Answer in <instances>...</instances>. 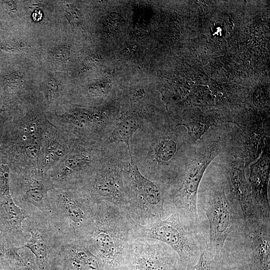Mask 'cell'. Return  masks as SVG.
<instances>
[{
    "label": "cell",
    "mask_w": 270,
    "mask_h": 270,
    "mask_svg": "<svg viewBox=\"0 0 270 270\" xmlns=\"http://www.w3.org/2000/svg\"><path fill=\"white\" fill-rule=\"evenodd\" d=\"M224 124L211 128L196 142L182 168L163 186L168 212L178 214L196 228L200 224L198 211L200 184L211 162L226 149L228 128Z\"/></svg>",
    "instance_id": "obj_1"
},
{
    "label": "cell",
    "mask_w": 270,
    "mask_h": 270,
    "mask_svg": "<svg viewBox=\"0 0 270 270\" xmlns=\"http://www.w3.org/2000/svg\"><path fill=\"white\" fill-rule=\"evenodd\" d=\"M135 223L126 210L108 202L96 203L92 221L84 237L104 270H128L130 250L136 238Z\"/></svg>",
    "instance_id": "obj_2"
},
{
    "label": "cell",
    "mask_w": 270,
    "mask_h": 270,
    "mask_svg": "<svg viewBox=\"0 0 270 270\" xmlns=\"http://www.w3.org/2000/svg\"><path fill=\"white\" fill-rule=\"evenodd\" d=\"M226 185L220 164H214L206 169L198 194L209 224L208 247L219 257L223 256L228 236L244 222L239 206L226 194Z\"/></svg>",
    "instance_id": "obj_3"
},
{
    "label": "cell",
    "mask_w": 270,
    "mask_h": 270,
    "mask_svg": "<svg viewBox=\"0 0 270 270\" xmlns=\"http://www.w3.org/2000/svg\"><path fill=\"white\" fill-rule=\"evenodd\" d=\"M127 168L122 170L128 200L126 212L136 224L145 226L164 218L170 214L166 206L162 184L144 176L132 154Z\"/></svg>",
    "instance_id": "obj_4"
},
{
    "label": "cell",
    "mask_w": 270,
    "mask_h": 270,
    "mask_svg": "<svg viewBox=\"0 0 270 270\" xmlns=\"http://www.w3.org/2000/svg\"><path fill=\"white\" fill-rule=\"evenodd\" d=\"M200 228L190 224L176 213L145 226L136 224V238L160 241L172 248L187 270L198 262L206 239Z\"/></svg>",
    "instance_id": "obj_5"
},
{
    "label": "cell",
    "mask_w": 270,
    "mask_h": 270,
    "mask_svg": "<svg viewBox=\"0 0 270 270\" xmlns=\"http://www.w3.org/2000/svg\"><path fill=\"white\" fill-rule=\"evenodd\" d=\"M48 200L50 216L66 241L82 239L92 221L96 203L80 188H54Z\"/></svg>",
    "instance_id": "obj_6"
},
{
    "label": "cell",
    "mask_w": 270,
    "mask_h": 270,
    "mask_svg": "<svg viewBox=\"0 0 270 270\" xmlns=\"http://www.w3.org/2000/svg\"><path fill=\"white\" fill-rule=\"evenodd\" d=\"M237 230L240 248H224L228 270H270V222L242 224Z\"/></svg>",
    "instance_id": "obj_7"
},
{
    "label": "cell",
    "mask_w": 270,
    "mask_h": 270,
    "mask_svg": "<svg viewBox=\"0 0 270 270\" xmlns=\"http://www.w3.org/2000/svg\"><path fill=\"white\" fill-rule=\"evenodd\" d=\"M232 125L224 152L243 160L246 168L260 157L270 137L269 114L259 110L243 114L238 123Z\"/></svg>",
    "instance_id": "obj_8"
},
{
    "label": "cell",
    "mask_w": 270,
    "mask_h": 270,
    "mask_svg": "<svg viewBox=\"0 0 270 270\" xmlns=\"http://www.w3.org/2000/svg\"><path fill=\"white\" fill-rule=\"evenodd\" d=\"M29 215L22 227L30 236L26 244L19 249L28 248L42 265L60 260L66 240L53 222L50 212L36 210Z\"/></svg>",
    "instance_id": "obj_9"
},
{
    "label": "cell",
    "mask_w": 270,
    "mask_h": 270,
    "mask_svg": "<svg viewBox=\"0 0 270 270\" xmlns=\"http://www.w3.org/2000/svg\"><path fill=\"white\" fill-rule=\"evenodd\" d=\"M128 270H187L176 252L155 240L136 238L131 244Z\"/></svg>",
    "instance_id": "obj_10"
},
{
    "label": "cell",
    "mask_w": 270,
    "mask_h": 270,
    "mask_svg": "<svg viewBox=\"0 0 270 270\" xmlns=\"http://www.w3.org/2000/svg\"><path fill=\"white\" fill-rule=\"evenodd\" d=\"M12 185L14 202L30 212H50L48 192L54 188L48 176L42 171L26 172L13 174Z\"/></svg>",
    "instance_id": "obj_11"
},
{
    "label": "cell",
    "mask_w": 270,
    "mask_h": 270,
    "mask_svg": "<svg viewBox=\"0 0 270 270\" xmlns=\"http://www.w3.org/2000/svg\"><path fill=\"white\" fill-rule=\"evenodd\" d=\"M80 188L95 203L104 201L126 210L122 170L117 166H106L92 172Z\"/></svg>",
    "instance_id": "obj_12"
},
{
    "label": "cell",
    "mask_w": 270,
    "mask_h": 270,
    "mask_svg": "<svg viewBox=\"0 0 270 270\" xmlns=\"http://www.w3.org/2000/svg\"><path fill=\"white\" fill-rule=\"evenodd\" d=\"M230 188V196L239 206L244 224L251 226L259 221L252 204L250 186L246 177L243 160L237 158L220 164Z\"/></svg>",
    "instance_id": "obj_13"
},
{
    "label": "cell",
    "mask_w": 270,
    "mask_h": 270,
    "mask_svg": "<svg viewBox=\"0 0 270 270\" xmlns=\"http://www.w3.org/2000/svg\"><path fill=\"white\" fill-rule=\"evenodd\" d=\"M270 139L265 140L264 148L260 157L250 166L248 179L252 204L259 220L270 222V207L268 197L270 180Z\"/></svg>",
    "instance_id": "obj_14"
},
{
    "label": "cell",
    "mask_w": 270,
    "mask_h": 270,
    "mask_svg": "<svg viewBox=\"0 0 270 270\" xmlns=\"http://www.w3.org/2000/svg\"><path fill=\"white\" fill-rule=\"evenodd\" d=\"M60 259L65 270H104L101 260L81 239L66 241Z\"/></svg>",
    "instance_id": "obj_15"
},
{
    "label": "cell",
    "mask_w": 270,
    "mask_h": 270,
    "mask_svg": "<svg viewBox=\"0 0 270 270\" xmlns=\"http://www.w3.org/2000/svg\"><path fill=\"white\" fill-rule=\"evenodd\" d=\"M142 122L137 116L132 114L126 116L117 124L110 135L109 142H122L128 146L130 154V140L135 132L140 128Z\"/></svg>",
    "instance_id": "obj_16"
},
{
    "label": "cell",
    "mask_w": 270,
    "mask_h": 270,
    "mask_svg": "<svg viewBox=\"0 0 270 270\" xmlns=\"http://www.w3.org/2000/svg\"><path fill=\"white\" fill-rule=\"evenodd\" d=\"M190 270H228V268L223 256H216L211 252L206 239L201 246L198 260Z\"/></svg>",
    "instance_id": "obj_17"
},
{
    "label": "cell",
    "mask_w": 270,
    "mask_h": 270,
    "mask_svg": "<svg viewBox=\"0 0 270 270\" xmlns=\"http://www.w3.org/2000/svg\"><path fill=\"white\" fill-rule=\"evenodd\" d=\"M17 248L14 245L10 236L0 218V254L3 256L10 254Z\"/></svg>",
    "instance_id": "obj_18"
},
{
    "label": "cell",
    "mask_w": 270,
    "mask_h": 270,
    "mask_svg": "<svg viewBox=\"0 0 270 270\" xmlns=\"http://www.w3.org/2000/svg\"><path fill=\"white\" fill-rule=\"evenodd\" d=\"M65 152L64 146L56 142H50L46 148L45 160L54 162L63 156Z\"/></svg>",
    "instance_id": "obj_19"
},
{
    "label": "cell",
    "mask_w": 270,
    "mask_h": 270,
    "mask_svg": "<svg viewBox=\"0 0 270 270\" xmlns=\"http://www.w3.org/2000/svg\"><path fill=\"white\" fill-rule=\"evenodd\" d=\"M122 21L120 14L112 13L106 19L104 24V30L106 32H114L119 27Z\"/></svg>",
    "instance_id": "obj_20"
},
{
    "label": "cell",
    "mask_w": 270,
    "mask_h": 270,
    "mask_svg": "<svg viewBox=\"0 0 270 270\" xmlns=\"http://www.w3.org/2000/svg\"><path fill=\"white\" fill-rule=\"evenodd\" d=\"M1 48L10 52H19L26 51L27 50L25 45L18 42H8L3 44L0 46Z\"/></svg>",
    "instance_id": "obj_21"
},
{
    "label": "cell",
    "mask_w": 270,
    "mask_h": 270,
    "mask_svg": "<svg viewBox=\"0 0 270 270\" xmlns=\"http://www.w3.org/2000/svg\"><path fill=\"white\" fill-rule=\"evenodd\" d=\"M34 15H35L36 16H34V19L36 20V18L37 19V20H39V18H41V13L40 12V11H38V12H34Z\"/></svg>",
    "instance_id": "obj_22"
},
{
    "label": "cell",
    "mask_w": 270,
    "mask_h": 270,
    "mask_svg": "<svg viewBox=\"0 0 270 270\" xmlns=\"http://www.w3.org/2000/svg\"><path fill=\"white\" fill-rule=\"evenodd\" d=\"M210 113H212V112H210ZM214 115H215V114H214ZM218 118H219V117H218Z\"/></svg>",
    "instance_id": "obj_23"
}]
</instances>
